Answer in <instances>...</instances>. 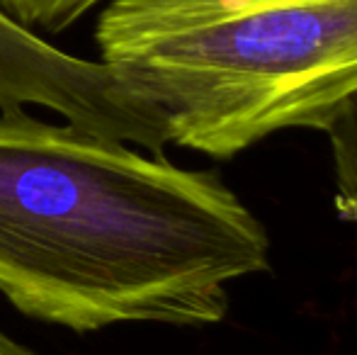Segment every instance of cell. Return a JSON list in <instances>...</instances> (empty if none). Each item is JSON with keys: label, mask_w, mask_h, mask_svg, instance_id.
<instances>
[{"label": "cell", "mask_w": 357, "mask_h": 355, "mask_svg": "<svg viewBox=\"0 0 357 355\" xmlns=\"http://www.w3.org/2000/svg\"><path fill=\"white\" fill-rule=\"evenodd\" d=\"M333 158L335 204L357 232V98L326 129Z\"/></svg>", "instance_id": "obj_3"}, {"label": "cell", "mask_w": 357, "mask_h": 355, "mask_svg": "<svg viewBox=\"0 0 357 355\" xmlns=\"http://www.w3.org/2000/svg\"><path fill=\"white\" fill-rule=\"evenodd\" d=\"M95 44L165 146L212 158L357 98V0H112Z\"/></svg>", "instance_id": "obj_2"}, {"label": "cell", "mask_w": 357, "mask_h": 355, "mask_svg": "<svg viewBox=\"0 0 357 355\" xmlns=\"http://www.w3.org/2000/svg\"><path fill=\"white\" fill-rule=\"evenodd\" d=\"M0 355H39V353L29 351L27 346H22V343L13 341V338H10L8 333L0 331Z\"/></svg>", "instance_id": "obj_5"}, {"label": "cell", "mask_w": 357, "mask_h": 355, "mask_svg": "<svg viewBox=\"0 0 357 355\" xmlns=\"http://www.w3.org/2000/svg\"><path fill=\"white\" fill-rule=\"evenodd\" d=\"M270 268V239L212 173L0 112V294L75 333L209 326L229 285Z\"/></svg>", "instance_id": "obj_1"}, {"label": "cell", "mask_w": 357, "mask_h": 355, "mask_svg": "<svg viewBox=\"0 0 357 355\" xmlns=\"http://www.w3.org/2000/svg\"><path fill=\"white\" fill-rule=\"evenodd\" d=\"M105 0H0V13L15 24L29 29H44L49 34L63 32Z\"/></svg>", "instance_id": "obj_4"}]
</instances>
